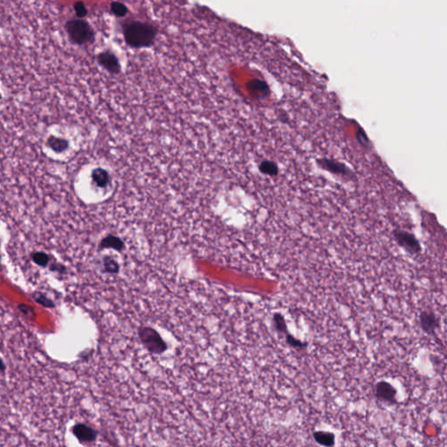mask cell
<instances>
[{
    "instance_id": "obj_1",
    "label": "cell",
    "mask_w": 447,
    "mask_h": 447,
    "mask_svg": "<svg viewBox=\"0 0 447 447\" xmlns=\"http://www.w3.org/2000/svg\"><path fill=\"white\" fill-rule=\"evenodd\" d=\"M158 35L157 28L145 22L132 21L124 27L125 42L128 47L140 49L151 47Z\"/></svg>"
},
{
    "instance_id": "obj_2",
    "label": "cell",
    "mask_w": 447,
    "mask_h": 447,
    "mask_svg": "<svg viewBox=\"0 0 447 447\" xmlns=\"http://www.w3.org/2000/svg\"><path fill=\"white\" fill-rule=\"evenodd\" d=\"M65 30L70 41L77 46L92 44L95 39V34L89 22L83 19H71L66 23Z\"/></svg>"
},
{
    "instance_id": "obj_3",
    "label": "cell",
    "mask_w": 447,
    "mask_h": 447,
    "mask_svg": "<svg viewBox=\"0 0 447 447\" xmlns=\"http://www.w3.org/2000/svg\"><path fill=\"white\" fill-rule=\"evenodd\" d=\"M139 337L142 343L150 353L161 355L166 351V342L163 341L160 334L150 327H142L139 329Z\"/></svg>"
},
{
    "instance_id": "obj_4",
    "label": "cell",
    "mask_w": 447,
    "mask_h": 447,
    "mask_svg": "<svg viewBox=\"0 0 447 447\" xmlns=\"http://www.w3.org/2000/svg\"><path fill=\"white\" fill-rule=\"evenodd\" d=\"M392 234L397 245L410 254L417 255L421 252V245L412 233L407 231L396 229L393 231Z\"/></svg>"
},
{
    "instance_id": "obj_5",
    "label": "cell",
    "mask_w": 447,
    "mask_h": 447,
    "mask_svg": "<svg viewBox=\"0 0 447 447\" xmlns=\"http://www.w3.org/2000/svg\"><path fill=\"white\" fill-rule=\"evenodd\" d=\"M419 326L427 335L435 336L440 326L439 317L431 311H423L419 315Z\"/></svg>"
},
{
    "instance_id": "obj_6",
    "label": "cell",
    "mask_w": 447,
    "mask_h": 447,
    "mask_svg": "<svg viewBox=\"0 0 447 447\" xmlns=\"http://www.w3.org/2000/svg\"><path fill=\"white\" fill-rule=\"evenodd\" d=\"M72 434L81 443L89 444L94 442L98 432L93 427L86 425L84 423H77L72 427Z\"/></svg>"
},
{
    "instance_id": "obj_7",
    "label": "cell",
    "mask_w": 447,
    "mask_h": 447,
    "mask_svg": "<svg viewBox=\"0 0 447 447\" xmlns=\"http://www.w3.org/2000/svg\"><path fill=\"white\" fill-rule=\"evenodd\" d=\"M99 65L111 74H119L121 72V64L119 59L115 54L110 51L101 53L97 56Z\"/></svg>"
},
{
    "instance_id": "obj_8",
    "label": "cell",
    "mask_w": 447,
    "mask_h": 447,
    "mask_svg": "<svg viewBox=\"0 0 447 447\" xmlns=\"http://www.w3.org/2000/svg\"><path fill=\"white\" fill-rule=\"evenodd\" d=\"M396 389L392 384L385 381H381L375 384V396L378 400L396 404Z\"/></svg>"
},
{
    "instance_id": "obj_9",
    "label": "cell",
    "mask_w": 447,
    "mask_h": 447,
    "mask_svg": "<svg viewBox=\"0 0 447 447\" xmlns=\"http://www.w3.org/2000/svg\"><path fill=\"white\" fill-rule=\"evenodd\" d=\"M125 245L123 239L115 235L109 234L103 238L99 244V250L104 249H113L115 251H122L124 249Z\"/></svg>"
},
{
    "instance_id": "obj_10",
    "label": "cell",
    "mask_w": 447,
    "mask_h": 447,
    "mask_svg": "<svg viewBox=\"0 0 447 447\" xmlns=\"http://www.w3.org/2000/svg\"><path fill=\"white\" fill-rule=\"evenodd\" d=\"M91 178L94 184L99 188H107L111 183L109 173L103 168H95L91 173Z\"/></svg>"
},
{
    "instance_id": "obj_11",
    "label": "cell",
    "mask_w": 447,
    "mask_h": 447,
    "mask_svg": "<svg viewBox=\"0 0 447 447\" xmlns=\"http://www.w3.org/2000/svg\"><path fill=\"white\" fill-rule=\"evenodd\" d=\"M315 442L320 446L325 447H333L336 444V435L329 431L316 430L313 434Z\"/></svg>"
},
{
    "instance_id": "obj_12",
    "label": "cell",
    "mask_w": 447,
    "mask_h": 447,
    "mask_svg": "<svg viewBox=\"0 0 447 447\" xmlns=\"http://www.w3.org/2000/svg\"><path fill=\"white\" fill-rule=\"evenodd\" d=\"M47 145L50 149L57 154L63 153L69 148V142L64 138L51 136L47 139Z\"/></svg>"
},
{
    "instance_id": "obj_13",
    "label": "cell",
    "mask_w": 447,
    "mask_h": 447,
    "mask_svg": "<svg viewBox=\"0 0 447 447\" xmlns=\"http://www.w3.org/2000/svg\"><path fill=\"white\" fill-rule=\"evenodd\" d=\"M103 268L104 273L117 274L119 273L120 266L114 258L110 256H105L103 259Z\"/></svg>"
},
{
    "instance_id": "obj_14",
    "label": "cell",
    "mask_w": 447,
    "mask_h": 447,
    "mask_svg": "<svg viewBox=\"0 0 447 447\" xmlns=\"http://www.w3.org/2000/svg\"><path fill=\"white\" fill-rule=\"evenodd\" d=\"M31 258L35 264L38 265L41 268H47L50 262V258L48 254L43 251H36V252L32 253Z\"/></svg>"
},
{
    "instance_id": "obj_15",
    "label": "cell",
    "mask_w": 447,
    "mask_h": 447,
    "mask_svg": "<svg viewBox=\"0 0 447 447\" xmlns=\"http://www.w3.org/2000/svg\"><path fill=\"white\" fill-rule=\"evenodd\" d=\"M111 13L115 17L124 18L128 14V7L121 2H112L110 4Z\"/></svg>"
},
{
    "instance_id": "obj_16",
    "label": "cell",
    "mask_w": 447,
    "mask_h": 447,
    "mask_svg": "<svg viewBox=\"0 0 447 447\" xmlns=\"http://www.w3.org/2000/svg\"><path fill=\"white\" fill-rule=\"evenodd\" d=\"M33 298H34L36 303L42 305L44 307H50V308L54 307V302L50 299L47 298V296L45 294H43L42 293L35 292L33 294Z\"/></svg>"
},
{
    "instance_id": "obj_17",
    "label": "cell",
    "mask_w": 447,
    "mask_h": 447,
    "mask_svg": "<svg viewBox=\"0 0 447 447\" xmlns=\"http://www.w3.org/2000/svg\"><path fill=\"white\" fill-rule=\"evenodd\" d=\"M73 10L80 19L84 18L88 15V9L83 2H75L73 4Z\"/></svg>"
},
{
    "instance_id": "obj_18",
    "label": "cell",
    "mask_w": 447,
    "mask_h": 447,
    "mask_svg": "<svg viewBox=\"0 0 447 447\" xmlns=\"http://www.w3.org/2000/svg\"><path fill=\"white\" fill-rule=\"evenodd\" d=\"M274 322L276 323L277 329L280 330V331H286V326L285 322H284V319L282 318V316H281L280 315H275L274 317Z\"/></svg>"
},
{
    "instance_id": "obj_19",
    "label": "cell",
    "mask_w": 447,
    "mask_h": 447,
    "mask_svg": "<svg viewBox=\"0 0 447 447\" xmlns=\"http://www.w3.org/2000/svg\"><path fill=\"white\" fill-rule=\"evenodd\" d=\"M286 341L288 342V344L291 345L292 347H294V348H303L304 347V343H303L302 341H299V340H296L295 338L292 337V336H287L286 337Z\"/></svg>"
},
{
    "instance_id": "obj_20",
    "label": "cell",
    "mask_w": 447,
    "mask_h": 447,
    "mask_svg": "<svg viewBox=\"0 0 447 447\" xmlns=\"http://www.w3.org/2000/svg\"><path fill=\"white\" fill-rule=\"evenodd\" d=\"M1 366H2V372L4 373V370H5V368H4V362H3V361H2V363H1Z\"/></svg>"
}]
</instances>
